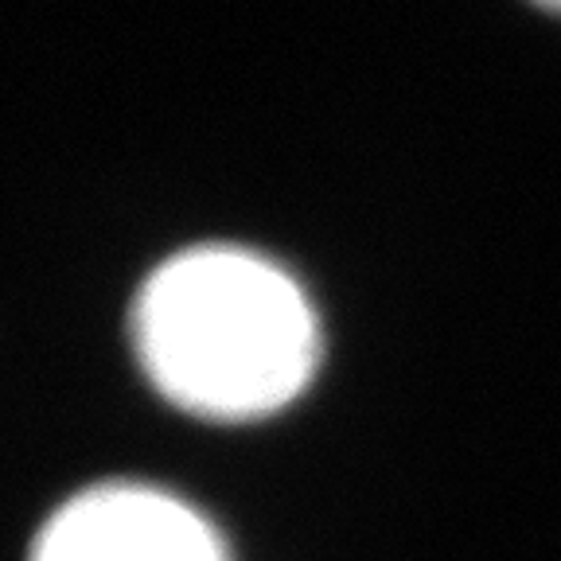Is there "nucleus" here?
I'll return each mask as SVG.
<instances>
[{
  "mask_svg": "<svg viewBox=\"0 0 561 561\" xmlns=\"http://www.w3.org/2000/svg\"><path fill=\"white\" fill-rule=\"evenodd\" d=\"M133 355L164 402L219 425L289 410L320 370L324 328L308 289L245 245H187L145 277Z\"/></svg>",
  "mask_w": 561,
  "mask_h": 561,
  "instance_id": "nucleus-1",
  "label": "nucleus"
},
{
  "mask_svg": "<svg viewBox=\"0 0 561 561\" xmlns=\"http://www.w3.org/2000/svg\"><path fill=\"white\" fill-rule=\"evenodd\" d=\"M27 561H227V542L184 495L117 480L59 503Z\"/></svg>",
  "mask_w": 561,
  "mask_h": 561,
  "instance_id": "nucleus-2",
  "label": "nucleus"
}]
</instances>
